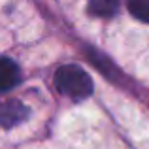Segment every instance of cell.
<instances>
[{
  "label": "cell",
  "instance_id": "cell-4",
  "mask_svg": "<svg viewBox=\"0 0 149 149\" xmlns=\"http://www.w3.org/2000/svg\"><path fill=\"white\" fill-rule=\"evenodd\" d=\"M119 8V0H89L87 10L96 17H111Z\"/></svg>",
  "mask_w": 149,
  "mask_h": 149
},
{
  "label": "cell",
  "instance_id": "cell-3",
  "mask_svg": "<svg viewBox=\"0 0 149 149\" xmlns=\"http://www.w3.org/2000/svg\"><path fill=\"white\" fill-rule=\"evenodd\" d=\"M21 81V70L11 58H0V93H8Z\"/></svg>",
  "mask_w": 149,
  "mask_h": 149
},
{
  "label": "cell",
  "instance_id": "cell-1",
  "mask_svg": "<svg viewBox=\"0 0 149 149\" xmlns=\"http://www.w3.org/2000/svg\"><path fill=\"white\" fill-rule=\"evenodd\" d=\"M55 87L72 100H85L93 93V79L79 66L64 64L55 72Z\"/></svg>",
  "mask_w": 149,
  "mask_h": 149
},
{
  "label": "cell",
  "instance_id": "cell-2",
  "mask_svg": "<svg viewBox=\"0 0 149 149\" xmlns=\"http://www.w3.org/2000/svg\"><path fill=\"white\" fill-rule=\"evenodd\" d=\"M29 108L19 100H4L0 102V127L11 128L29 117Z\"/></svg>",
  "mask_w": 149,
  "mask_h": 149
},
{
  "label": "cell",
  "instance_id": "cell-5",
  "mask_svg": "<svg viewBox=\"0 0 149 149\" xmlns=\"http://www.w3.org/2000/svg\"><path fill=\"white\" fill-rule=\"evenodd\" d=\"M127 8L132 17L142 23H149V0H127Z\"/></svg>",
  "mask_w": 149,
  "mask_h": 149
}]
</instances>
